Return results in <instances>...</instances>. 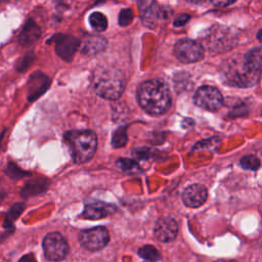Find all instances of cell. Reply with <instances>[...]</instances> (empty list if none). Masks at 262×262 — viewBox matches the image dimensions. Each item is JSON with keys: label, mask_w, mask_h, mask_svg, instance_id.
<instances>
[{"label": "cell", "mask_w": 262, "mask_h": 262, "mask_svg": "<svg viewBox=\"0 0 262 262\" xmlns=\"http://www.w3.org/2000/svg\"><path fill=\"white\" fill-rule=\"evenodd\" d=\"M137 100L146 113L158 116L169 110L171 94L163 81L152 79L140 84L137 90Z\"/></svg>", "instance_id": "cell-1"}, {"label": "cell", "mask_w": 262, "mask_h": 262, "mask_svg": "<svg viewBox=\"0 0 262 262\" xmlns=\"http://www.w3.org/2000/svg\"><path fill=\"white\" fill-rule=\"evenodd\" d=\"M125 84L123 72L115 67L99 66L92 73V88L102 98L112 100L119 98L125 89Z\"/></svg>", "instance_id": "cell-2"}, {"label": "cell", "mask_w": 262, "mask_h": 262, "mask_svg": "<svg viewBox=\"0 0 262 262\" xmlns=\"http://www.w3.org/2000/svg\"><path fill=\"white\" fill-rule=\"evenodd\" d=\"M64 138L71 147L76 163L87 162L94 156L97 146L94 132L90 130L70 131L66 133Z\"/></svg>", "instance_id": "cell-3"}, {"label": "cell", "mask_w": 262, "mask_h": 262, "mask_svg": "<svg viewBox=\"0 0 262 262\" xmlns=\"http://www.w3.org/2000/svg\"><path fill=\"white\" fill-rule=\"evenodd\" d=\"M174 54L181 62H195L204 57V48L199 42L184 38L176 42Z\"/></svg>", "instance_id": "cell-4"}, {"label": "cell", "mask_w": 262, "mask_h": 262, "mask_svg": "<svg viewBox=\"0 0 262 262\" xmlns=\"http://www.w3.org/2000/svg\"><path fill=\"white\" fill-rule=\"evenodd\" d=\"M43 249L45 257L50 261H60L69 253V245L58 232H50L45 236Z\"/></svg>", "instance_id": "cell-5"}, {"label": "cell", "mask_w": 262, "mask_h": 262, "mask_svg": "<svg viewBox=\"0 0 262 262\" xmlns=\"http://www.w3.org/2000/svg\"><path fill=\"white\" fill-rule=\"evenodd\" d=\"M193 101L198 106L211 112H215L223 105L222 94L212 86L200 87L193 96Z\"/></svg>", "instance_id": "cell-6"}, {"label": "cell", "mask_w": 262, "mask_h": 262, "mask_svg": "<svg viewBox=\"0 0 262 262\" xmlns=\"http://www.w3.org/2000/svg\"><path fill=\"white\" fill-rule=\"evenodd\" d=\"M79 241L85 249L89 251H99L107 245L110 234L106 228L99 226L81 231L79 234Z\"/></svg>", "instance_id": "cell-7"}, {"label": "cell", "mask_w": 262, "mask_h": 262, "mask_svg": "<svg viewBox=\"0 0 262 262\" xmlns=\"http://www.w3.org/2000/svg\"><path fill=\"white\" fill-rule=\"evenodd\" d=\"M227 77L228 81L232 85L239 87H250L258 81L259 73L250 70L244 61V64L241 69L238 67L237 69H233L231 72H229V74H227Z\"/></svg>", "instance_id": "cell-8"}, {"label": "cell", "mask_w": 262, "mask_h": 262, "mask_svg": "<svg viewBox=\"0 0 262 262\" xmlns=\"http://www.w3.org/2000/svg\"><path fill=\"white\" fill-rule=\"evenodd\" d=\"M78 47L79 41L74 36L61 34L55 39V51L57 55L66 61L72 60Z\"/></svg>", "instance_id": "cell-9"}, {"label": "cell", "mask_w": 262, "mask_h": 262, "mask_svg": "<svg viewBox=\"0 0 262 262\" xmlns=\"http://www.w3.org/2000/svg\"><path fill=\"white\" fill-rule=\"evenodd\" d=\"M178 233V225L171 217L160 218L155 227L156 237L163 243H170L174 241Z\"/></svg>", "instance_id": "cell-10"}, {"label": "cell", "mask_w": 262, "mask_h": 262, "mask_svg": "<svg viewBox=\"0 0 262 262\" xmlns=\"http://www.w3.org/2000/svg\"><path fill=\"white\" fill-rule=\"evenodd\" d=\"M208 196L207 188L202 184H191L182 192V201L189 208L202 206Z\"/></svg>", "instance_id": "cell-11"}, {"label": "cell", "mask_w": 262, "mask_h": 262, "mask_svg": "<svg viewBox=\"0 0 262 262\" xmlns=\"http://www.w3.org/2000/svg\"><path fill=\"white\" fill-rule=\"evenodd\" d=\"M106 47V39L98 34H88L84 36L80 50L82 54L87 56H93L102 52Z\"/></svg>", "instance_id": "cell-12"}, {"label": "cell", "mask_w": 262, "mask_h": 262, "mask_svg": "<svg viewBox=\"0 0 262 262\" xmlns=\"http://www.w3.org/2000/svg\"><path fill=\"white\" fill-rule=\"evenodd\" d=\"M116 207L110 204L97 202V203H91L85 206L83 216L86 219L90 220H97L100 218H104L108 215H112L116 212Z\"/></svg>", "instance_id": "cell-13"}, {"label": "cell", "mask_w": 262, "mask_h": 262, "mask_svg": "<svg viewBox=\"0 0 262 262\" xmlns=\"http://www.w3.org/2000/svg\"><path fill=\"white\" fill-rule=\"evenodd\" d=\"M41 31L35 21L29 19L23 27L19 35L18 41L23 46H31L40 38Z\"/></svg>", "instance_id": "cell-14"}, {"label": "cell", "mask_w": 262, "mask_h": 262, "mask_svg": "<svg viewBox=\"0 0 262 262\" xmlns=\"http://www.w3.org/2000/svg\"><path fill=\"white\" fill-rule=\"evenodd\" d=\"M246 66L257 73L262 71V47H257L250 50L244 59Z\"/></svg>", "instance_id": "cell-15"}, {"label": "cell", "mask_w": 262, "mask_h": 262, "mask_svg": "<svg viewBox=\"0 0 262 262\" xmlns=\"http://www.w3.org/2000/svg\"><path fill=\"white\" fill-rule=\"evenodd\" d=\"M30 83H31L30 93L32 95L31 99H34L35 97H38L47 88L49 81L44 75H41L40 73H35L31 77Z\"/></svg>", "instance_id": "cell-16"}, {"label": "cell", "mask_w": 262, "mask_h": 262, "mask_svg": "<svg viewBox=\"0 0 262 262\" xmlns=\"http://www.w3.org/2000/svg\"><path fill=\"white\" fill-rule=\"evenodd\" d=\"M138 7L142 18L146 23H151L158 14V9L155 0H138Z\"/></svg>", "instance_id": "cell-17"}, {"label": "cell", "mask_w": 262, "mask_h": 262, "mask_svg": "<svg viewBox=\"0 0 262 262\" xmlns=\"http://www.w3.org/2000/svg\"><path fill=\"white\" fill-rule=\"evenodd\" d=\"M91 27L97 32H103L107 27V19L101 12H93L89 16Z\"/></svg>", "instance_id": "cell-18"}, {"label": "cell", "mask_w": 262, "mask_h": 262, "mask_svg": "<svg viewBox=\"0 0 262 262\" xmlns=\"http://www.w3.org/2000/svg\"><path fill=\"white\" fill-rule=\"evenodd\" d=\"M138 255L141 258H143L147 261H150V262H156V261L160 260V258H161L159 251L154 246H150V245L141 247L138 250Z\"/></svg>", "instance_id": "cell-19"}, {"label": "cell", "mask_w": 262, "mask_h": 262, "mask_svg": "<svg viewBox=\"0 0 262 262\" xmlns=\"http://www.w3.org/2000/svg\"><path fill=\"white\" fill-rule=\"evenodd\" d=\"M117 166L120 170L126 173H135L139 170L138 164L135 161L129 159H119L117 161Z\"/></svg>", "instance_id": "cell-20"}, {"label": "cell", "mask_w": 262, "mask_h": 262, "mask_svg": "<svg viewBox=\"0 0 262 262\" xmlns=\"http://www.w3.org/2000/svg\"><path fill=\"white\" fill-rule=\"evenodd\" d=\"M241 166L247 170H257L260 167V161L256 156H245L239 161Z\"/></svg>", "instance_id": "cell-21"}, {"label": "cell", "mask_w": 262, "mask_h": 262, "mask_svg": "<svg viewBox=\"0 0 262 262\" xmlns=\"http://www.w3.org/2000/svg\"><path fill=\"white\" fill-rule=\"evenodd\" d=\"M128 137H127V132L125 128L117 130L112 138V143L115 147H122L127 143Z\"/></svg>", "instance_id": "cell-22"}, {"label": "cell", "mask_w": 262, "mask_h": 262, "mask_svg": "<svg viewBox=\"0 0 262 262\" xmlns=\"http://www.w3.org/2000/svg\"><path fill=\"white\" fill-rule=\"evenodd\" d=\"M24 208H25V205L23 203H16L15 205H13L10 208V210H9V212L7 214V218H6L5 224L6 225L10 224L13 220H15L17 218V216L23 212Z\"/></svg>", "instance_id": "cell-23"}, {"label": "cell", "mask_w": 262, "mask_h": 262, "mask_svg": "<svg viewBox=\"0 0 262 262\" xmlns=\"http://www.w3.org/2000/svg\"><path fill=\"white\" fill-rule=\"evenodd\" d=\"M133 20V12L130 8H124L121 10L120 14H119V25L122 27H126L128 25L131 24V21Z\"/></svg>", "instance_id": "cell-24"}, {"label": "cell", "mask_w": 262, "mask_h": 262, "mask_svg": "<svg viewBox=\"0 0 262 262\" xmlns=\"http://www.w3.org/2000/svg\"><path fill=\"white\" fill-rule=\"evenodd\" d=\"M7 173L10 175V177H13V178L23 177V175L25 174V173H23L21 171H19V170H18V168H17L14 164H11V163L8 165Z\"/></svg>", "instance_id": "cell-25"}, {"label": "cell", "mask_w": 262, "mask_h": 262, "mask_svg": "<svg viewBox=\"0 0 262 262\" xmlns=\"http://www.w3.org/2000/svg\"><path fill=\"white\" fill-rule=\"evenodd\" d=\"M189 19V15L188 14H180L178 15L175 20H174V26L175 27H179V26H183L185 25V23Z\"/></svg>", "instance_id": "cell-26"}, {"label": "cell", "mask_w": 262, "mask_h": 262, "mask_svg": "<svg viewBox=\"0 0 262 262\" xmlns=\"http://www.w3.org/2000/svg\"><path fill=\"white\" fill-rule=\"evenodd\" d=\"M210 2L215 6H227L235 2V0H210Z\"/></svg>", "instance_id": "cell-27"}, {"label": "cell", "mask_w": 262, "mask_h": 262, "mask_svg": "<svg viewBox=\"0 0 262 262\" xmlns=\"http://www.w3.org/2000/svg\"><path fill=\"white\" fill-rule=\"evenodd\" d=\"M148 149L146 148H139V149H135L133 155L136 156L138 159H146L147 155H148Z\"/></svg>", "instance_id": "cell-28"}, {"label": "cell", "mask_w": 262, "mask_h": 262, "mask_svg": "<svg viewBox=\"0 0 262 262\" xmlns=\"http://www.w3.org/2000/svg\"><path fill=\"white\" fill-rule=\"evenodd\" d=\"M18 262H34L33 256L32 255H26L23 258H20V260Z\"/></svg>", "instance_id": "cell-29"}, {"label": "cell", "mask_w": 262, "mask_h": 262, "mask_svg": "<svg viewBox=\"0 0 262 262\" xmlns=\"http://www.w3.org/2000/svg\"><path fill=\"white\" fill-rule=\"evenodd\" d=\"M257 38L259 39V41L262 42V29L259 30V32H258V34H257Z\"/></svg>", "instance_id": "cell-30"}, {"label": "cell", "mask_w": 262, "mask_h": 262, "mask_svg": "<svg viewBox=\"0 0 262 262\" xmlns=\"http://www.w3.org/2000/svg\"><path fill=\"white\" fill-rule=\"evenodd\" d=\"M216 262H235V261L234 260H224V259H222V260H218Z\"/></svg>", "instance_id": "cell-31"}, {"label": "cell", "mask_w": 262, "mask_h": 262, "mask_svg": "<svg viewBox=\"0 0 262 262\" xmlns=\"http://www.w3.org/2000/svg\"><path fill=\"white\" fill-rule=\"evenodd\" d=\"M189 2H191V3H201V2H203L204 0H188Z\"/></svg>", "instance_id": "cell-32"}, {"label": "cell", "mask_w": 262, "mask_h": 262, "mask_svg": "<svg viewBox=\"0 0 262 262\" xmlns=\"http://www.w3.org/2000/svg\"><path fill=\"white\" fill-rule=\"evenodd\" d=\"M2 137H3V133H1V134H0V142H1V139H2Z\"/></svg>", "instance_id": "cell-33"}, {"label": "cell", "mask_w": 262, "mask_h": 262, "mask_svg": "<svg viewBox=\"0 0 262 262\" xmlns=\"http://www.w3.org/2000/svg\"><path fill=\"white\" fill-rule=\"evenodd\" d=\"M148 262H150V261H148Z\"/></svg>", "instance_id": "cell-34"}, {"label": "cell", "mask_w": 262, "mask_h": 262, "mask_svg": "<svg viewBox=\"0 0 262 262\" xmlns=\"http://www.w3.org/2000/svg\"><path fill=\"white\" fill-rule=\"evenodd\" d=\"M0 2H1V0H0Z\"/></svg>", "instance_id": "cell-35"}, {"label": "cell", "mask_w": 262, "mask_h": 262, "mask_svg": "<svg viewBox=\"0 0 262 262\" xmlns=\"http://www.w3.org/2000/svg\"><path fill=\"white\" fill-rule=\"evenodd\" d=\"M261 114H262V112H261Z\"/></svg>", "instance_id": "cell-36"}]
</instances>
